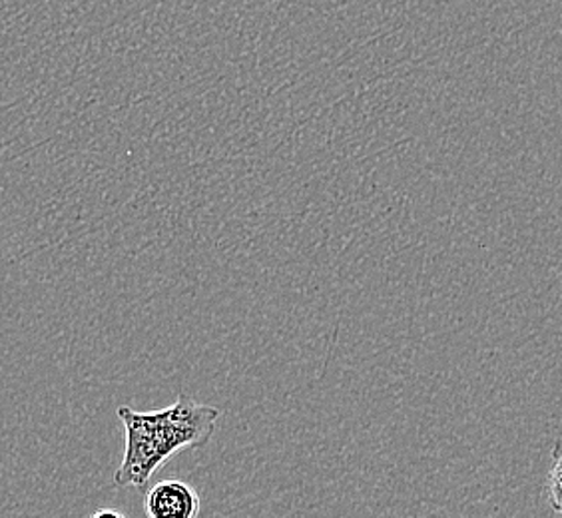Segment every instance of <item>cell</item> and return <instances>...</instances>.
Here are the masks:
<instances>
[{"instance_id":"4","label":"cell","mask_w":562,"mask_h":518,"mask_svg":"<svg viewBox=\"0 0 562 518\" xmlns=\"http://www.w3.org/2000/svg\"><path fill=\"white\" fill-rule=\"evenodd\" d=\"M94 517H116L122 518L124 515L122 513H119V510H110V508H104V510H98V513H94Z\"/></svg>"},{"instance_id":"2","label":"cell","mask_w":562,"mask_h":518,"mask_svg":"<svg viewBox=\"0 0 562 518\" xmlns=\"http://www.w3.org/2000/svg\"><path fill=\"white\" fill-rule=\"evenodd\" d=\"M144 510L150 518H195L202 510V498L184 481L166 478L148 488Z\"/></svg>"},{"instance_id":"1","label":"cell","mask_w":562,"mask_h":518,"mask_svg":"<svg viewBox=\"0 0 562 518\" xmlns=\"http://www.w3.org/2000/svg\"><path fill=\"white\" fill-rule=\"evenodd\" d=\"M119 417L126 429V451L114 475V486L146 488L173 454L207 444L222 410L180 395L170 407L150 413L122 405Z\"/></svg>"},{"instance_id":"3","label":"cell","mask_w":562,"mask_h":518,"mask_svg":"<svg viewBox=\"0 0 562 518\" xmlns=\"http://www.w3.org/2000/svg\"><path fill=\"white\" fill-rule=\"evenodd\" d=\"M551 505L562 515V457L551 471Z\"/></svg>"}]
</instances>
